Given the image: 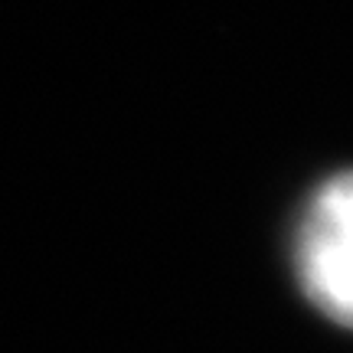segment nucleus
<instances>
[{
    "label": "nucleus",
    "instance_id": "nucleus-1",
    "mask_svg": "<svg viewBox=\"0 0 353 353\" xmlns=\"http://www.w3.org/2000/svg\"><path fill=\"white\" fill-rule=\"evenodd\" d=\"M294 259L311 304L353 327V170L321 183L304 206Z\"/></svg>",
    "mask_w": 353,
    "mask_h": 353
}]
</instances>
